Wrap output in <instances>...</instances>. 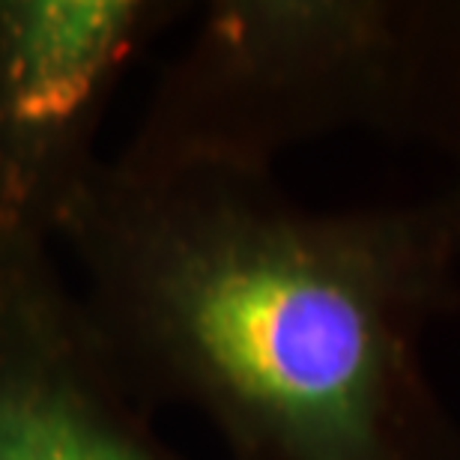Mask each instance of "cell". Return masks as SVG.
<instances>
[{"instance_id":"3","label":"cell","mask_w":460,"mask_h":460,"mask_svg":"<svg viewBox=\"0 0 460 460\" xmlns=\"http://www.w3.org/2000/svg\"><path fill=\"white\" fill-rule=\"evenodd\" d=\"M195 0H0V248L58 252L119 90Z\"/></svg>"},{"instance_id":"1","label":"cell","mask_w":460,"mask_h":460,"mask_svg":"<svg viewBox=\"0 0 460 460\" xmlns=\"http://www.w3.org/2000/svg\"><path fill=\"white\" fill-rule=\"evenodd\" d=\"M58 252L132 398L225 460H460L428 338L460 314V182L314 209L275 173L105 162Z\"/></svg>"},{"instance_id":"4","label":"cell","mask_w":460,"mask_h":460,"mask_svg":"<svg viewBox=\"0 0 460 460\" xmlns=\"http://www.w3.org/2000/svg\"><path fill=\"white\" fill-rule=\"evenodd\" d=\"M0 460H182L114 374L54 248H0Z\"/></svg>"},{"instance_id":"5","label":"cell","mask_w":460,"mask_h":460,"mask_svg":"<svg viewBox=\"0 0 460 460\" xmlns=\"http://www.w3.org/2000/svg\"><path fill=\"white\" fill-rule=\"evenodd\" d=\"M452 164H455V180L460 182V102H457V128H455V150H452Z\"/></svg>"},{"instance_id":"2","label":"cell","mask_w":460,"mask_h":460,"mask_svg":"<svg viewBox=\"0 0 460 460\" xmlns=\"http://www.w3.org/2000/svg\"><path fill=\"white\" fill-rule=\"evenodd\" d=\"M434 0H207L108 162L275 173L347 132L421 137Z\"/></svg>"}]
</instances>
